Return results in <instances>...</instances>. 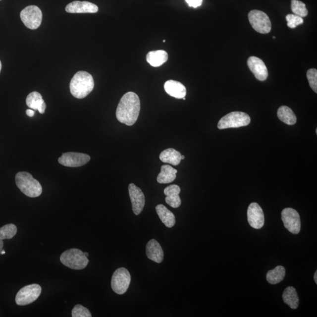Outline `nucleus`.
<instances>
[{
    "label": "nucleus",
    "mask_w": 317,
    "mask_h": 317,
    "mask_svg": "<svg viewBox=\"0 0 317 317\" xmlns=\"http://www.w3.org/2000/svg\"><path fill=\"white\" fill-rule=\"evenodd\" d=\"M131 281V274L128 269L119 268L114 272L111 280V287L114 292L122 295L128 290Z\"/></svg>",
    "instance_id": "7"
},
{
    "label": "nucleus",
    "mask_w": 317,
    "mask_h": 317,
    "mask_svg": "<svg viewBox=\"0 0 317 317\" xmlns=\"http://www.w3.org/2000/svg\"><path fill=\"white\" fill-rule=\"evenodd\" d=\"M27 106L33 110H38L41 114L45 113L46 104L42 95L37 92H33L28 95L26 99Z\"/></svg>",
    "instance_id": "19"
},
{
    "label": "nucleus",
    "mask_w": 317,
    "mask_h": 317,
    "mask_svg": "<svg viewBox=\"0 0 317 317\" xmlns=\"http://www.w3.org/2000/svg\"><path fill=\"white\" fill-rule=\"evenodd\" d=\"M159 158L163 163L177 166L182 160V155L179 151L174 150L173 148H169L161 152Z\"/></svg>",
    "instance_id": "20"
},
{
    "label": "nucleus",
    "mask_w": 317,
    "mask_h": 317,
    "mask_svg": "<svg viewBox=\"0 0 317 317\" xmlns=\"http://www.w3.org/2000/svg\"><path fill=\"white\" fill-rule=\"evenodd\" d=\"M285 18L287 21V26L290 28H296L298 25L304 23L303 18L297 15L288 14Z\"/></svg>",
    "instance_id": "31"
},
{
    "label": "nucleus",
    "mask_w": 317,
    "mask_h": 317,
    "mask_svg": "<svg viewBox=\"0 0 317 317\" xmlns=\"http://www.w3.org/2000/svg\"><path fill=\"white\" fill-rule=\"evenodd\" d=\"M285 269L283 266L278 265L272 270L268 271L266 278L269 284H277L284 280Z\"/></svg>",
    "instance_id": "26"
},
{
    "label": "nucleus",
    "mask_w": 317,
    "mask_h": 317,
    "mask_svg": "<svg viewBox=\"0 0 317 317\" xmlns=\"http://www.w3.org/2000/svg\"><path fill=\"white\" fill-rule=\"evenodd\" d=\"M315 280L316 283L317 284V271H316L315 274Z\"/></svg>",
    "instance_id": "35"
},
{
    "label": "nucleus",
    "mask_w": 317,
    "mask_h": 317,
    "mask_svg": "<svg viewBox=\"0 0 317 317\" xmlns=\"http://www.w3.org/2000/svg\"><path fill=\"white\" fill-rule=\"evenodd\" d=\"M91 160L88 155L77 152L63 154L58 158L59 163L66 167H77L85 165Z\"/></svg>",
    "instance_id": "11"
},
{
    "label": "nucleus",
    "mask_w": 317,
    "mask_h": 317,
    "mask_svg": "<svg viewBox=\"0 0 317 317\" xmlns=\"http://www.w3.org/2000/svg\"><path fill=\"white\" fill-rule=\"evenodd\" d=\"M189 7L198 8L202 4L203 0H186Z\"/></svg>",
    "instance_id": "32"
},
{
    "label": "nucleus",
    "mask_w": 317,
    "mask_h": 317,
    "mask_svg": "<svg viewBox=\"0 0 317 317\" xmlns=\"http://www.w3.org/2000/svg\"><path fill=\"white\" fill-rule=\"evenodd\" d=\"M141 102L138 95L128 92L121 98L116 111L118 121L127 126L134 125L138 119Z\"/></svg>",
    "instance_id": "1"
},
{
    "label": "nucleus",
    "mask_w": 317,
    "mask_h": 317,
    "mask_svg": "<svg viewBox=\"0 0 317 317\" xmlns=\"http://www.w3.org/2000/svg\"><path fill=\"white\" fill-rule=\"evenodd\" d=\"M284 302L291 309H297L299 305V298L296 290L293 287L285 288L283 294Z\"/></svg>",
    "instance_id": "24"
},
{
    "label": "nucleus",
    "mask_w": 317,
    "mask_h": 317,
    "mask_svg": "<svg viewBox=\"0 0 317 317\" xmlns=\"http://www.w3.org/2000/svg\"><path fill=\"white\" fill-rule=\"evenodd\" d=\"M1 68H2L1 62V61H0V72H1Z\"/></svg>",
    "instance_id": "36"
},
{
    "label": "nucleus",
    "mask_w": 317,
    "mask_h": 317,
    "mask_svg": "<svg viewBox=\"0 0 317 317\" xmlns=\"http://www.w3.org/2000/svg\"><path fill=\"white\" fill-rule=\"evenodd\" d=\"M72 317H91V313L86 307L77 304L72 311Z\"/></svg>",
    "instance_id": "29"
},
{
    "label": "nucleus",
    "mask_w": 317,
    "mask_h": 317,
    "mask_svg": "<svg viewBox=\"0 0 317 317\" xmlns=\"http://www.w3.org/2000/svg\"><path fill=\"white\" fill-rule=\"evenodd\" d=\"M20 18L25 26L31 30H36L42 22L43 13L37 6L30 5L21 11Z\"/></svg>",
    "instance_id": "8"
},
{
    "label": "nucleus",
    "mask_w": 317,
    "mask_h": 317,
    "mask_svg": "<svg viewBox=\"0 0 317 317\" xmlns=\"http://www.w3.org/2000/svg\"><path fill=\"white\" fill-rule=\"evenodd\" d=\"M98 7L93 3L75 1L66 5L65 11L68 13H96Z\"/></svg>",
    "instance_id": "15"
},
{
    "label": "nucleus",
    "mask_w": 317,
    "mask_h": 317,
    "mask_svg": "<svg viewBox=\"0 0 317 317\" xmlns=\"http://www.w3.org/2000/svg\"><path fill=\"white\" fill-rule=\"evenodd\" d=\"M284 226L291 233L297 234L301 230V220L299 213L294 209L285 208L281 212Z\"/></svg>",
    "instance_id": "10"
},
{
    "label": "nucleus",
    "mask_w": 317,
    "mask_h": 317,
    "mask_svg": "<svg viewBox=\"0 0 317 317\" xmlns=\"http://www.w3.org/2000/svg\"><path fill=\"white\" fill-rule=\"evenodd\" d=\"M177 170L173 167L164 164L161 167L160 173L157 177V181L160 184L170 183L174 181L176 177Z\"/></svg>",
    "instance_id": "23"
},
{
    "label": "nucleus",
    "mask_w": 317,
    "mask_h": 317,
    "mask_svg": "<svg viewBox=\"0 0 317 317\" xmlns=\"http://www.w3.org/2000/svg\"><path fill=\"white\" fill-rule=\"evenodd\" d=\"M69 88L73 96L78 99H83L94 90L93 76L85 71L76 73L71 79Z\"/></svg>",
    "instance_id": "2"
},
{
    "label": "nucleus",
    "mask_w": 317,
    "mask_h": 317,
    "mask_svg": "<svg viewBox=\"0 0 317 317\" xmlns=\"http://www.w3.org/2000/svg\"><path fill=\"white\" fill-rule=\"evenodd\" d=\"M129 194L132 205V211L135 215H139L144 209L145 205V198L144 193L135 184L129 185Z\"/></svg>",
    "instance_id": "13"
},
{
    "label": "nucleus",
    "mask_w": 317,
    "mask_h": 317,
    "mask_svg": "<svg viewBox=\"0 0 317 317\" xmlns=\"http://www.w3.org/2000/svg\"><path fill=\"white\" fill-rule=\"evenodd\" d=\"M3 240L0 239V255H1L2 250H3V246H4V243H3Z\"/></svg>",
    "instance_id": "34"
},
{
    "label": "nucleus",
    "mask_w": 317,
    "mask_h": 317,
    "mask_svg": "<svg viewBox=\"0 0 317 317\" xmlns=\"http://www.w3.org/2000/svg\"><path fill=\"white\" fill-rule=\"evenodd\" d=\"M180 192V187L176 185H170L164 189V193L166 196V204L173 208H178L182 204L179 196Z\"/></svg>",
    "instance_id": "18"
},
{
    "label": "nucleus",
    "mask_w": 317,
    "mask_h": 317,
    "mask_svg": "<svg viewBox=\"0 0 317 317\" xmlns=\"http://www.w3.org/2000/svg\"><path fill=\"white\" fill-rule=\"evenodd\" d=\"M247 220L254 229H260L264 226V213L261 206L257 203H252L249 205L247 210Z\"/></svg>",
    "instance_id": "12"
},
{
    "label": "nucleus",
    "mask_w": 317,
    "mask_h": 317,
    "mask_svg": "<svg viewBox=\"0 0 317 317\" xmlns=\"http://www.w3.org/2000/svg\"><path fill=\"white\" fill-rule=\"evenodd\" d=\"M249 20L254 30L261 34H268L271 30V23L265 12L254 9L249 12Z\"/></svg>",
    "instance_id": "6"
},
{
    "label": "nucleus",
    "mask_w": 317,
    "mask_h": 317,
    "mask_svg": "<svg viewBox=\"0 0 317 317\" xmlns=\"http://www.w3.org/2000/svg\"><path fill=\"white\" fill-rule=\"evenodd\" d=\"M15 183L19 189L28 197L37 198L42 194L41 184L29 173L18 172L15 176Z\"/></svg>",
    "instance_id": "3"
},
{
    "label": "nucleus",
    "mask_w": 317,
    "mask_h": 317,
    "mask_svg": "<svg viewBox=\"0 0 317 317\" xmlns=\"http://www.w3.org/2000/svg\"><path fill=\"white\" fill-rule=\"evenodd\" d=\"M146 252L148 259L157 263L163 261L164 253L160 244L156 240L152 239L147 243Z\"/></svg>",
    "instance_id": "16"
},
{
    "label": "nucleus",
    "mask_w": 317,
    "mask_h": 317,
    "mask_svg": "<svg viewBox=\"0 0 317 317\" xmlns=\"http://www.w3.org/2000/svg\"><path fill=\"white\" fill-rule=\"evenodd\" d=\"M309 85L312 90L317 93V70L315 68L309 69L307 73Z\"/></svg>",
    "instance_id": "30"
},
{
    "label": "nucleus",
    "mask_w": 317,
    "mask_h": 317,
    "mask_svg": "<svg viewBox=\"0 0 317 317\" xmlns=\"http://www.w3.org/2000/svg\"><path fill=\"white\" fill-rule=\"evenodd\" d=\"M84 254H85V256H87V258H88V257L89 256L88 253H84Z\"/></svg>",
    "instance_id": "38"
},
{
    "label": "nucleus",
    "mask_w": 317,
    "mask_h": 317,
    "mask_svg": "<svg viewBox=\"0 0 317 317\" xmlns=\"http://www.w3.org/2000/svg\"><path fill=\"white\" fill-rule=\"evenodd\" d=\"M247 65L259 81H264L267 79L268 75L267 66L261 58L250 56L247 60Z\"/></svg>",
    "instance_id": "14"
},
{
    "label": "nucleus",
    "mask_w": 317,
    "mask_h": 317,
    "mask_svg": "<svg viewBox=\"0 0 317 317\" xmlns=\"http://www.w3.org/2000/svg\"><path fill=\"white\" fill-rule=\"evenodd\" d=\"M60 261L66 267L74 269H84L89 263L84 253L78 249L66 250L60 257Z\"/></svg>",
    "instance_id": "4"
},
{
    "label": "nucleus",
    "mask_w": 317,
    "mask_h": 317,
    "mask_svg": "<svg viewBox=\"0 0 317 317\" xmlns=\"http://www.w3.org/2000/svg\"><path fill=\"white\" fill-rule=\"evenodd\" d=\"M251 121L248 114L242 112H232L223 117L218 123L219 129L236 128L249 125Z\"/></svg>",
    "instance_id": "5"
},
{
    "label": "nucleus",
    "mask_w": 317,
    "mask_h": 317,
    "mask_svg": "<svg viewBox=\"0 0 317 317\" xmlns=\"http://www.w3.org/2000/svg\"><path fill=\"white\" fill-rule=\"evenodd\" d=\"M291 8L293 13L299 17H305L308 15L309 12L306 4L299 0H291Z\"/></svg>",
    "instance_id": "27"
},
{
    "label": "nucleus",
    "mask_w": 317,
    "mask_h": 317,
    "mask_svg": "<svg viewBox=\"0 0 317 317\" xmlns=\"http://www.w3.org/2000/svg\"><path fill=\"white\" fill-rule=\"evenodd\" d=\"M26 113L28 116L33 117L34 115L35 112L34 110L31 109H27L26 111Z\"/></svg>",
    "instance_id": "33"
},
{
    "label": "nucleus",
    "mask_w": 317,
    "mask_h": 317,
    "mask_svg": "<svg viewBox=\"0 0 317 317\" xmlns=\"http://www.w3.org/2000/svg\"><path fill=\"white\" fill-rule=\"evenodd\" d=\"M5 252L4 251V250H2V252H1V255H5Z\"/></svg>",
    "instance_id": "37"
},
{
    "label": "nucleus",
    "mask_w": 317,
    "mask_h": 317,
    "mask_svg": "<svg viewBox=\"0 0 317 317\" xmlns=\"http://www.w3.org/2000/svg\"><path fill=\"white\" fill-rule=\"evenodd\" d=\"M168 60V54L165 51H153L149 53L147 55V61L154 67H158L162 65Z\"/></svg>",
    "instance_id": "22"
},
{
    "label": "nucleus",
    "mask_w": 317,
    "mask_h": 317,
    "mask_svg": "<svg viewBox=\"0 0 317 317\" xmlns=\"http://www.w3.org/2000/svg\"><path fill=\"white\" fill-rule=\"evenodd\" d=\"M156 211L162 223L167 227L174 226L176 218L174 214L163 205H158L156 207Z\"/></svg>",
    "instance_id": "21"
},
{
    "label": "nucleus",
    "mask_w": 317,
    "mask_h": 317,
    "mask_svg": "<svg viewBox=\"0 0 317 317\" xmlns=\"http://www.w3.org/2000/svg\"><path fill=\"white\" fill-rule=\"evenodd\" d=\"M41 287L33 284L22 288L15 297V303L18 306H27L36 301L40 296Z\"/></svg>",
    "instance_id": "9"
},
{
    "label": "nucleus",
    "mask_w": 317,
    "mask_h": 317,
    "mask_svg": "<svg viewBox=\"0 0 317 317\" xmlns=\"http://www.w3.org/2000/svg\"><path fill=\"white\" fill-rule=\"evenodd\" d=\"M182 159H185V156H183V155H182Z\"/></svg>",
    "instance_id": "39"
},
{
    "label": "nucleus",
    "mask_w": 317,
    "mask_h": 317,
    "mask_svg": "<svg viewBox=\"0 0 317 317\" xmlns=\"http://www.w3.org/2000/svg\"><path fill=\"white\" fill-rule=\"evenodd\" d=\"M164 89L168 95L177 99H183L186 95V87L178 81L174 80L166 81L164 85Z\"/></svg>",
    "instance_id": "17"
},
{
    "label": "nucleus",
    "mask_w": 317,
    "mask_h": 317,
    "mask_svg": "<svg viewBox=\"0 0 317 317\" xmlns=\"http://www.w3.org/2000/svg\"><path fill=\"white\" fill-rule=\"evenodd\" d=\"M279 119L288 125H293L297 122V117L293 111L287 106H281L277 111Z\"/></svg>",
    "instance_id": "25"
},
{
    "label": "nucleus",
    "mask_w": 317,
    "mask_h": 317,
    "mask_svg": "<svg viewBox=\"0 0 317 317\" xmlns=\"http://www.w3.org/2000/svg\"><path fill=\"white\" fill-rule=\"evenodd\" d=\"M17 232V228L13 224H6L0 228V239H11Z\"/></svg>",
    "instance_id": "28"
}]
</instances>
